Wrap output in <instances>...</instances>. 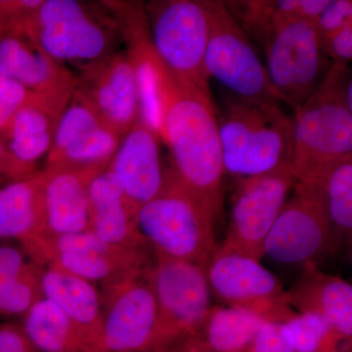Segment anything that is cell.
Wrapping results in <instances>:
<instances>
[{
    "mask_svg": "<svg viewBox=\"0 0 352 352\" xmlns=\"http://www.w3.org/2000/svg\"><path fill=\"white\" fill-rule=\"evenodd\" d=\"M153 56L161 102L159 138L170 148L171 173L217 221L223 208L226 173L210 90L176 80L154 50Z\"/></svg>",
    "mask_w": 352,
    "mask_h": 352,
    "instance_id": "obj_1",
    "label": "cell"
},
{
    "mask_svg": "<svg viewBox=\"0 0 352 352\" xmlns=\"http://www.w3.org/2000/svg\"><path fill=\"white\" fill-rule=\"evenodd\" d=\"M217 113L224 173L254 177L293 168V119L279 104L231 95Z\"/></svg>",
    "mask_w": 352,
    "mask_h": 352,
    "instance_id": "obj_2",
    "label": "cell"
},
{
    "mask_svg": "<svg viewBox=\"0 0 352 352\" xmlns=\"http://www.w3.org/2000/svg\"><path fill=\"white\" fill-rule=\"evenodd\" d=\"M349 65L332 63L318 87L295 111L293 171L296 182L319 179L352 156V110L346 101Z\"/></svg>",
    "mask_w": 352,
    "mask_h": 352,
    "instance_id": "obj_3",
    "label": "cell"
},
{
    "mask_svg": "<svg viewBox=\"0 0 352 352\" xmlns=\"http://www.w3.org/2000/svg\"><path fill=\"white\" fill-rule=\"evenodd\" d=\"M139 233L155 254L207 268L215 250V220L207 208L166 171L161 193L139 208Z\"/></svg>",
    "mask_w": 352,
    "mask_h": 352,
    "instance_id": "obj_4",
    "label": "cell"
},
{
    "mask_svg": "<svg viewBox=\"0 0 352 352\" xmlns=\"http://www.w3.org/2000/svg\"><path fill=\"white\" fill-rule=\"evenodd\" d=\"M157 322L147 352H182L212 307L206 267L155 254Z\"/></svg>",
    "mask_w": 352,
    "mask_h": 352,
    "instance_id": "obj_5",
    "label": "cell"
},
{
    "mask_svg": "<svg viewBox=\"0 0 352 352\" xmlns=\"http://www.w3.org/2000/svg\"><path fill=\"white\" fill-rule=\"evenodd\" d=\"M152 48L180 82L208 89L205 60L210 32V1L166 0L148 6Z\"/></svg>",
    "mask_w": 352,
    "mask_h": 352,
    "instance_id": "obj_6",
    "label": "cell"
},
{
    "mask_svg": "<svg viewBox=\"0 0 352 352\" xmlns=\"http://www.w3.org/2000/svg\"><path fill=\"white\" fill-rule=\"evenodd\" d=\"M266 72L280 100L296 111L330 68L314 22L292 20L273 28L263 43Z\"/></svg>",
    "mask_w": 352,
    "mask_h": 352,
    "instance_id": "obj_7",
    "label": "cell"
},
{
    "mask_svg": "<svg viewBox=\"0 0 352 352\" xmlns=\"http://www.w3.org/2000/svg\"><path fill=\"white\" fill-rule=\"evenodd\" d=\"M210 38L204 60L208 80H217L238 98L279 104L252 39L223 2L210 1Z\"/></svg>",
    "mask_w": 352,
    "mask_h": 352,
    "instance_id": "obj_8",
    "label": "cell"
},
{
    "mask_svg": "<svg viewBox=\"0 0 352 352\" xmlns=\"http://www.w3.org/2000/svg\"><path fill=\"white\" fill-rule=\"evenodd\" d=\"M24 247L39 265L47 264L91 283H107L154 265L151 248L117 247L104 242L91 230L61 236L44 234Z\"/></svg>",
    "mask_w": 352,
    "mask_h": 352,
    "instance_id": "obj_9",
    "label": "cell"
},
{
    "mask_svg": "<svg viewBox=\"0 0 352 352\" xmlns=\"http://www.w3.org/2000/svg\"><path fill=\"white\" fill-rule=\"evenodd\" d=\"M27 28L39 47L62 64L85 67L112 54L107 25L76 0H43Z\"/></svg>",
    "mask_w": 352,
    "mask_h": 352,
    "instance_id": "obj_10",
    "label": "cell"
},
{
    "mask_svg": "<svg viewBox=\"0 0 352 352\" xmlns=\"http://www.w3.org/2000/svg\"><path fill=\"white\" fill-rule=\"evenodd\" d=\"M294 194L264 242V256L277 263L316 265L336 252L318 183L296 182Z\"/></svg>",
    "mask_w": 352,
    "mask_h": 352,
    "instance_id": "obj_11",
    "label": "cell"
},
{
    "mask_svg": "<svg viewBox=\"0 0 352 352\" xmlns=\"http://www.w3.org/2000/svg\"><path fill=\"white\" fill-rule=\"evenodd\" d=\"M206 271L210 293L224 307L252 312L266 322H285L296 312L280 280L261 261L219 247Z\"/></svg>",
    "mask_w": 352,
    "mask_h": 352,
    "instance_id": "obj_12",
    "label": "cell"
},
{
    "mask_svg": "<svg viewBox=\"0 0 352 352\" xmlns=\"http://www.w3.org/2000/svg\"><path fill=\"white\" fill-rule=\"evenodd\" d=\"M296 182L293 168L235 178L230 222L220 247L261 261L266 237Z\"/></svg>",
    "mask_w": 352,
    "mask_h": 352,
    "instance_id": "obj_13",
    "label": "cell"
},
{
    "mask_svg": "<svg viewBox=\"0 0 352 352\" xmlns=\"http://www.w3.org/2000/svg\"><path fill=\"white\" fill-rule=\"evenodd\" d=\"M152 270L103 284L98 352H147L157 322Z\"/></svg>",
    "mask_w": 352,
    "mask_h": 352,
    "instance_id": "obj_14",
    "label": "cell"
},
{
    "mask_svg": "<svg viewBox=\"0 0 352 352\" xmlns=\"http://www.w3.org/2000/svg\"><path fill=\"white\" fill-rule=\"evenodd\" d=\"M0 76L19 82L32 100L58 116L78 87L69 69L39 47L27 25H0Z\"/></svg>",
    "mask_w": 352,
    "mask_h": 352,
    "instance_id": "obj_15",
    "label": "cell"
},
{
    "mask_svg": "<svg viewBox=\"0 0 352 352\" xmlns=\"http://www.w3.org/2000/svg\"><path fill=\"white\" fill-rule=\"evenodd\" d=\"M120 140L78 90L58 120L47 168L99 175L110 166Z\"/></svg>",
    "mask_w": 352,
    "mask_h": 352,
    "instance_id": "obj_16",
    "label": "cell"
},
{
    "mask_svg": "<svg viewBox=\"0 0 352 352\" xmlns=\"http://www.w3.org/2000/svg\"><path fill=\"white\" fill-rule=\"evenodd\" d=\"M76 89L89 102L101 122L120 138L139 120L135 68L129 53H113L83 67Z\"/></svg>",
    "mask_w": 352,
    "mask_h": 352,
    "instance_id": "obj_17",
    "label": "cell"
},
{
    "mask_svg": "<svg viewBox=\"0 0 352 352\" xmlns=\"http://www.w3.org/2000/svg\"><path fill=\"white\" fill-rule=\"evenodd\" d=\"M108 168L119 180L127 204L136 214L161 193L166 182L157 134L138 120L120 140Z\"/></svg>",
    "mask_w": 352,
    "mask_h": 352,
    "instance_id": "obj_18",
    "label": "cell"
},
{
    "mask_svg": "<svg viewBox=\"0 0 352 352\" xmlns=\"http://www.w3.org/2000/svg\"><path fill=\"white\" fill-rule=\"evenodd\" d=\"M287 303L298 314L324 319L344 339H352V286L339 276L328 274L316 265L303 267L291 288Z\"/></svg>",
    "mask_w": 352,
    "mask_h": 352,
    "instance_id": "obj_19",
    "label": "cell"
},
{
    "mask_svg": "<svg viewBox=\"0 0 352 352\" xmlns=\"http://www.w3.org/2000/svg\"><path fill=\"white\" fill-rule=\"evenodd\" d=\"M94 176L65 168H46L41 173L45 235L91 230L88 184Z\"/></svg>",
    "mask_w": 352,
    "mask_h": 352,
    "instance_id": "obj_20",
    "label": "cell"
},
{
    "mask_svg": "<svg viewBox=\"0 0 352 352\" xmlns=\"http://www.w3.org/2000/svg\"><path fill=\"white\" fill-rule=\"evenodd\" d=\"M88 199L90 229L102 241L117 247L151 248L139 233L136 214L127 204L119 180L109 168L90 180Z\"/></svg>",
    "mask_w": 352,
    "mask_h": 352,
    "instance_id": "obj_21",
    "label": "cell"
},
{
    "mask_svg": "<svg viewBox=\"0 0 352 352\" xmlns=\"http://www.w3.org/2000/svg\"><path fill=\"white\" fill-rule=\"evenodd\" d=\"M43 298L56 305L73 321L89 344L98 352L103 325L101 294L87 280L58 268H41Z\"/></svg>",
    "mask_w": 352,
    "mask_h": 352,
    "instance_id": "obj_22",
    "label": "cell"
},
{
    "mask_svg": "<svg viewBox=\"0 0 352 352\" xmlns=\"http://www.w3.org/2000/svg\"><path fill=\"white\" fill-rule=\"evenodd\" d=\"M265 323L252 312L212 305L182 352H244Z\"/></svg>",
    "mask_w": 352,
    "mask_h": 352,
    "instance_id": "obj_23",
    "label": "cell"
},
{
    "mask_svg": "<svg viewBox=\"0 0 352 352\" xmlns=\"http://www.w3.org/2000/svg\"><path fill=\"white\" fill-rule=\"evenodd\" d=\"M45 233L41 173L0 189V238L24 245Z\"/></svg>",
    "mask_w": 352,
    "mask_h": 352,
    "instance_id": "obj_24",
    "label": "cell"
},
{
    "mask_svg": "<svg viewBox=\"0 0 352 352\" xmlns=\"http://www.w3.org/2000/svg\"><path fill=\"white\" fill-rule=\"evenodd\" d=\"M59 118L30 97L2 138L11 157L27 177L36 175L34 164L50 153Z\"/></svg>",
    "mask_w": 352,
    "mask_h": 352,
    "instance_id": "obj_25",
    "label": "cell"
},
{
    "mask_svg": "<svg viewBox=\"0 0 352 352\" xmlns=\"http://www.w3.org/2000/svg\"><path fill=\"white\" fill-rule=\"evenodd\" d=\"M22 328L41 352H90L82 333L47 298H41L28 310Z\"/></svg>",
    "mask_w": 352,
    "mask_h": 352,
    "instance_id": "obj_26",
    "label": "cell"
},
{
    "mask_svg": "<svg viewBox=\"0 0 352 352\" xmlns=\"http://www.w3.org/2000/svg\"><path fill=\"white\" fill-rule=\"evenodd\" d=\"M324 207L332 231L335 250L351 243L352 156L336 164L319 179Z\"/></svg>",
    "mask_w": 352,
    "mask_h": 352,
    "instance_id": "obj_27",
    "label": "cell"
},
{
    "mask_svg": "<svg viewBox=\"0 0 352 352\" xmlns=\"http://www.w3.org/2000/svg\"><path fill=\"white\" fill-rule=\"evenodd\" d=\"M283 326L296 352H351V340L342 338L317 315L295 312Z\"/></svg>",
    "mask_w": 352,
    "mask_h": 352,
    "instance_id": "obj_28",
    "label": "cell"
},
{
    "mask_svg": "<svg viewBox=\"0 0 352 352\" xmlns=\"http://www.w3.org/2000/svg\"><path fill=\"white\" fill-rule=\"evenodd\" d=\"M41 274L39 264H27L22 274L0 294V314H25L43 298Z\"/></svg>",
    "mask_w": 352,
    "mask_h": 352,
    "instance_id": "obj_29",
    "label": "cell"
},
{
    "mask_svg": "<svg viewBox=\"0 0 352 352\" xmlns=\"http://www.w3.org/2000/svg\"><path fill=\"white\" fill-rule=\"evenodd\" d=\"M224 6L249 38L264 43L273 29L275 1H236Z\"/></svg>",
    "mask_w": 352,
    "mask_h": 352,
    "instance_id": "obj_30",
    "label": "cell"
},
{
    "mask_svg": "<svg viewBox=\"0 0 352 352\" xmlns=\"http://www.w3.org/2000/svg\"><path fill=\"white\" fill-rule=\"evenodd\" d=\"M30 100V94L19 82L0 76V138L21 109Z\"/></svg>",
    "mask_w": 352,
    "mask_h": 352,
    "instance_id": "obj_31",
    "label": "cell"
},
{
    "mask_svg": "<svg viewBox=\"0 0 352 352\" xmlns=\"http://www.w3.org/2000/svg\"><path fill=\"white\" fill-rule=\"evenodd\" d=\"M314 24L322 41L346 25L352 24L351 0H331L323 12L314 21Z\"/></svg>",
    "mask_w": 352,
    "mask_h": 352,
    "instance_id": "obj_32",
    "label": "cell"
},
{
    "mask_svg": "<svg viewBox=\"0 0 352 352\" xmlns=\"http://www.w3.org/2000/svg\"><path fill=\"white\" fill-rule=\"evenodd\" d=\"M244 352H296L285 333L283 322H266Z\"/></svg>",
    "mask_w": 352,
    "mask_h": 352,
    "instance_id": "obj_33",
    "label": "cell"
},
{
    "mask_svg": "<svg viewBox=\"0 0 352 352\" xmlns=\"http://www.w3.org/2000/svg\"><path fill=\"white\" fill-rule=\"evenodd\" d=\"M324 52L333 63L349 65L352 59V24L322 41Z\"/></svg>",
    "mask_w": 352,
    "mask_h": 352,
    "instance_id": "obj_34",
    "label": "cell"
},
{
    "mask_svg": "<svg viewBox=\"0 0 352 352\" xmlns=\"http://www.w3.org/2000/svg\"><path fill=\"white\" fill-rule=\"evenodd\" d=\"M25 265L19 250L13 247L0 248V294L22 274Z\"/></svg>",
    "mask_w": 352,
    "mask_h": 352,
    "instance_id": "obj_35",
    "label": "cell"
},
{
    "mask_svg": "<svg viewBox=\"0 0 352 352\" xmlns=\"http://www.w3.org/2000/svg\"><path fill=\"white\" fill-rule=\"evenodd\" d=\"M0 352H41L32 344L24 330L14 324L0 325Z\"/></svg>",
    "mask_w": 352,
    "mask_h": 352,
    "instance_id": "obj_36",
    "label": "cell"
},
{
    "mask_svg": "<svg viewBox=\"0 0 352 352\" xmlns=\"http://www.w3.org/2000/svg\"><path fill=\"white\" fill-rule=\"evenodd\" d=\"M0 176H6L13 182L27 178L20 166L11 157L1 138H0Z\"/></svg>",
    "mask_w": 352,
    "mask_h": 352,
    "instance_id": "obj_37",
    "label": "cell"
}]
</instances>
